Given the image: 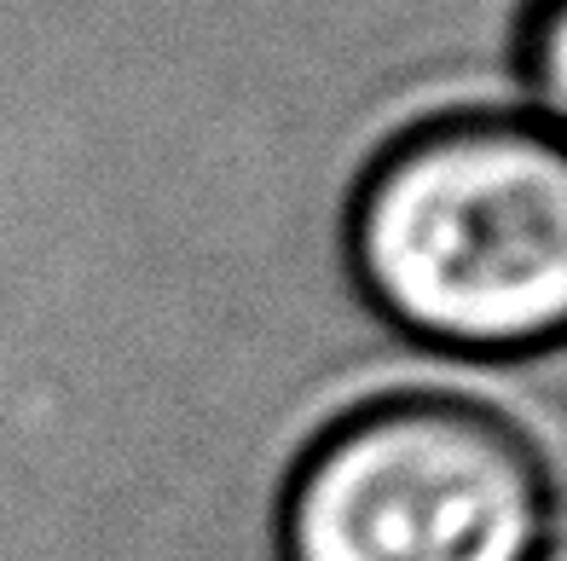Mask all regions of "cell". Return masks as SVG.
Instances as JSON below:
<instances>
[{
    "mask_svg": "<svg viewBox=\"0 0 567 561\" xmlns=\"http://www.w3.org/2000/svg\"><path fill=\"white\" fill-rule=\"evenodd\" d=\"M342 267L400 342L452 360H533L567 330L561 116L452 105L405 122L353 174Z\"/></svg>",
    "mask_w": 567,
    "mask_h": 561,
    "instance_id": "obj_1",
    "label": "cell"
},
{
    "mask_svg": "<svg viewBox=\"0 0 567 561\" xmlns=\"http://www.w3.org/2000/svg\"><path fill=\"white\" fill-rule=\"evenodd\" d=\"M556 469L527 423L457 388L365 394L284 469L278 561H550Z\"/></svg>",
    "mask_w": 567,
    "mask_h": 561,
    "instance_id": "obj_2",
    "label": "cell"
},
{
    "mask_svg": "<svg viewBox=\"0 0 567 561\" xmlns=\"http://www.w3.org/2000/svg\"><path fill=\"white\" fill-rule=\"evenodd\" d=\"M561 0H533V12L522 18V46H515V82L533 98V111L561 116Z\"/></svg>",
    "mask_w": 567,
    "mask_h": 561,
    "instance_id": "obj_3",
    "label": "cell"
}]
</instances>
